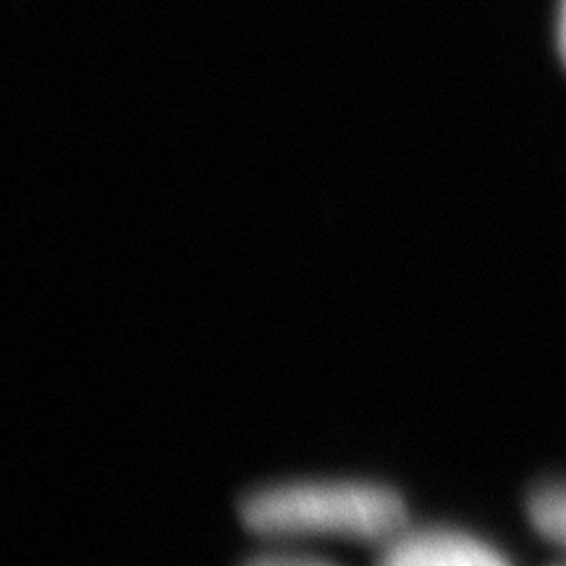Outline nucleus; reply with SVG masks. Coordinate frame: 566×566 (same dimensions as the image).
<instances>
[{"instance_id":"nucleus-4","label":"nucleus","mask_w":566,"mask_h":566,"mask_svg":"<svg viewBox=\"0 0 566 566\" xmlns=\"http://www.w3.org/2000/svg\"><path fill=\"white\" fill-rule=\"evenodd\" d=\"M247 566H334V564H325V562H321V558H310V556L268 554V556L252 558V562Z\"/></svg>"},{"instance_id":"nucleus-5","label":"nucleus","mask_w":566,"mask_h":566,"mask_svg":"<svg viewBox=\"0 0 566 566\" xmlns=\"http://www.w3.org/2000/svg\"><path fill=\"white\" fill-rule=\"evenodd\" d=\"M556 45H558V53H562V61H564V66H566V0H562V9H558Z\"/></svg>"},{"instance_id":"nucleus-3","label":"nucleus","mask_w":566,"mask_h":566,"mask_svg":"<svg viewBox=\"0 0 566 566\" xmlns=\"http://www.w3.org/2000/svg\"><path fill=\"white\" fill-rule=\"evenodd\" d=\"M530 520L537 533L566 548V485H546L530 495Z\"/></svg>"},{"instance_id":"nucleus-2","label":"nucleus","mask_w":566,"mask_h":566,"mask_svg":"<svg viewBox=\"0 0 566 566\" xmlns=\"http://www.w3.org/2000/svg\"><path fill=\"white\" fill-rule=\"evenodd\" d=\"M378 566H512L499 551L457 530H401L386 541Z\"/></svg>"},{"instance_id":"nucleus-1","label":"nucleus","mask_w":566,"mask_h":566,"mask_svg":"<svg viewBox=\"0 0 566 566\" xmlns=\"http://www.w3.org/2000/svg\"><path fill=\"white\" fill-rule=\"evenodd\" d=\"M247 530L268 537L338 535L391 541L407 527V506L394 488L365 480H296L247 495Z\"/></svg>"}]
</instances>
